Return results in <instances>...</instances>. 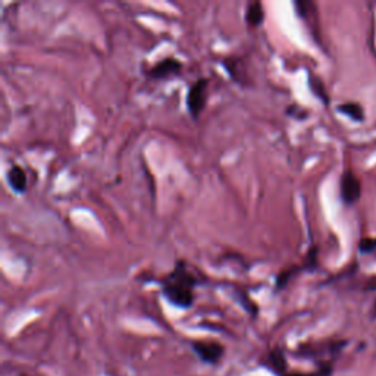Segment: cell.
<instances>
[{
	"instance_id": "ba28073f",
	"label": "cell",
	"mask_w": 376,
	"mask_h": 376,
	"mask_svg": "<svg viewBox=\"0 0 376 376\" xmlns=\"http://www.w3.org/2000/svg\"><path fill=\"white\" fill-rule=\"evenodd\" d=\"M264 20V11L263 5L260 2H252L247 6L246 11V21L252 27H259L262 25Z\"/></svg>"
},
{
	"instance_id": "5b68a950",
	"label": "cell",
	"mask_w": 376,
	"mask_h": 376,
	"mask_svg": "<svg viewBox=\"0 0 376 376\" xmlns=\"http://www.w3.org/2000/svg\"><path fill=\"white\" fill-rule=\"evenodd\" d=\"M181 69H182V64L178 59L168 58V59H163V60L158 62V64H156L149 71V74L153 78H158V80H162V78H168V76L180 74Z\"/></svg>"
},
{
	"instance_id": "9c48e42d",
	"label": "cell",
	"mask_w": 376,
	"mask_h": 376,
	"mask_svg": "<svg viewBox=\"0 0 376 376\" xmlns=\"http://www.w3.org/2000/svg\"><path fill=\"white\" fill-rule=\"evenodd\" d=\"M338 111L344 115H347L350 116L351 119L354 121H358V122H362L365 119V112H363V107L362 105H358V103H342L338 106Z\"/></svg>"
},
{
	"instance_id": "8fae6325",
	"label": "cell",
	"mask_w": 376,
	"mask_h": 376,
	"mask_svg": "<svg viewBox=\"0 0 376 376\" xmlns=\"http://www.w3.org/2000/svg\"><path fill=\"white\" fill-rule=\"evenodd\" d=\"M360 252H363V253H370L373 252V250H376V239H362L360 240Z\"/></svg>"
},
{
	"instance_id": "52a82bcc",
	"label": "cell",
	"mask_w": 376,
	"mask_h": 376,
	"mask_svg": "<svg viewBox=\"0 0 376 376\" xmlns=\"http://www.w3.org/2000/svg\"><path fill=\"white\" fill-rule=\"evenodd\" d=\"M266 366H268L272 372H275L276 375L279 376H284L287 373V360H286V356L284 353H282L279 349H275L269 353L268 358H266Z\"/></svg>"
},
{
	"instance_id": "8992f818",
	"label": "cell",
	"mask_w": 376,
	"mask_h": 376,
	"mask_svg": "<svg viewBox=\"0 0 376 376\" xmlns=\"http://www.w3.org/2000/svg\"><path fill=\"white\" fill-rule=\"evenodd\" d=\"M8 182L9 185L13 188L17 193H24L25 188H27V175H25V170L15 165L12 166L9 170H8Z\"/></svg>"
},
{
	"instance_id": "6da1fadb",
	"label": "cell",
	"mask_w": 376,
	"mask_h": 376,
	"mask_svg": "<svg viewBox=\"0 0 376 376\" xmlns=\"http://www.w3.org/2000/svg\"><path fill=\"white\" fill-rule=\"evenodd\" d=\"M182 263L172 272L163 284V295L166 299L178 307H190L194 302V286L196 278L187 269L181 268Z\"/></svg>"
},
{
	"instance_id": "277c9868",
	"label": "cell",
	"mask_w": 376,
	"mask_h": 376,
	"mask_svg": "<svg viewBox=\"0 0 376 376\" xmlns=\"http://www.w3.org/2000/svg\"><path fill=\"white\" fill-rule=\"evenodd\" d=\"M362 196V185H360L358 178L351 170H346L341 178V197L347 205H354V203Z\"/></svg>"
},
{
	"instance_id": "30bf717a",
	"label": "cell",
	"mask_w": 376,
	"mask_h": 376,
	"mask_svg": "<svg viewBox=\"0 0 376 376\" xmlns=\"http://www.w3.org/2000/svg\"><path fill=\"white\" fill-rule=\"evenodd\" d=\"M310 88H311V91L315 93L316 96H318L322 102L328 103L326 91H325V87H323V84H322V81L319 80V78H316V76H310Z\"/></svg>"
},
{
	"instance_id": "7a4b0ae2",
	"label": "cell",
	"mask_w": 376,
	"mask_h": 376,
	"mask_svg": "<svg viewBox=\"0 0 376 376\" xmlns=\"http://www.w3.org/2000/svg\"><path fill=\"white\" fill-rule=\"evenodd\" d=\"M208 87H209V81L206 80V78H200V80H197L190 87V90H188L187 107H188V112L192 114L193 118H199V115L203 112V109H205L206 106Z\"/></svg>"
},
{
	"instance_id": "7c38bea8",
	"label": "cell",
	"mask_w": 376,
	"mask_h": 376,
	"mask_svg": "<svg viewBox=\"0 0 376 376\" xmlns=\"http://www.w3.org/2000/svg\"><path fill=\"white\" fill-rule=\"evenodd\" d=\"M328 373H329V369L326 368L318 373H286L284 376H328Z\"/></svg>"
},
{
	"instance_id": "3957f363",
	"label": "cell",
	"mask_w": 376,
	"mask_h": 376,
	"mask_svg": "<svg viewBox=\"0 0 376 376\" xmlns=\"http://www.w3.org/2000/svg\"><path fill=\"white\" fill-rule=\"evenodd\" d=\"M192 349L199 356L201 362L216 365L224 354V347L215 341H193Z\"/></svg>"
}]
</instances>
